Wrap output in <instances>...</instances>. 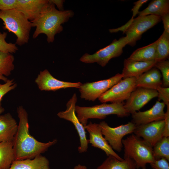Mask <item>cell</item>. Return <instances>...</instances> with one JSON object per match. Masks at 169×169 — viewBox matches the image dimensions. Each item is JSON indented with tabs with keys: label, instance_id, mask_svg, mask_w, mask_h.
<instances>
[{
	"label": "cell",
	"instance_id": "8fae6325",
	"mask_svg": "<svg viewBox=\"0 0 169 169\" xmlns=\"http://www.w3.org/2000/svg\"><path fill=\"white\" fill-rule=\"evenodd\" d=\"M77 100L76 95L74 93L67 103L66 110L59 112L57 115L60 118L71 122L74 125L79 138L80 145L78 148V150L81 153L87 151L89 143L86 138L85 129L76 114L75 108Z\"/></svg>",
	"mask_w": 169,
	"mask_h": 169
},
{
	"label": "cell",
	"instance_id": "5bb4252c",
	"mask_svg": "<svg viewBox=\"0 0 169 169\" xmlns=\"http://www.w3.org/2000/svg\"><path fill=\"white\" fill-rule=\"evenodd\" d=\"M35 81L40 90L54 91L68 88H79L82 84L80 82H71L58 80L46 69L40 72Z\"/></svg>",
	"mask_w": 169,
	"mask_h": 169
},
{
	"label": "cell",
	"instance_id": "f546056e",
	"mask_svg": "<svg viewBox=\"0 0 169 169\" xmlns=\"http://www.w3.org/2000/svg\"><path fill=\"white\" fill-rule=\"evenodd\" d=\"M7 33L0 32V51L11 54L15 53L18 49L16 44L8 43L5 40Z\"/></svg>",
	"mask_w": 169,
	"mask_h": 169
},
{
	"label": "cell",
	"instance_id": "484cf974",
	"mask_svg": "<svg viewBox=\"0 0 169 169\" xmlns=\"http://www.w3.org/2000/svg\"><path fill=\"white\" fill-rule=\"evenodd\" d=\"M157 40L156 49V62L166 60L169 57V33L164 31Z\"/></svg>",
	"mask_w": 169,
	"mask_h": 169
},
{
	"label": "cell",
	"instance_id": "8d00e7d4",
	"mask_svg": "<svg viewBox=\"0 0 169 169\" xmlns=\"http://www.w3.org/2000/svg\"><path fill=\"white\" fill-rule=\"evenodd\" d=\"M163 24L164 31L169 33V13L161 17Z\"/></svg>",
	"mask_w": 169,
	"mask_h": 169
},
{
	"label": "cell",
	"instance_id": "cb8c5ba5",
	"mask_svg": "<svg viewBox=\"0 0 169 169\" xmlns=\"http://www.w3.org/2000/svg\"><path fill=\"white\" fill-rule=\"evenodd\" d=\"M169 13V0H152L147 7L138 13L139 16L153 15L161 17Z\"/></svg>",
	"mask_w": 169,
	"mask_h": 169
},
{
	"label": "cell",
	"instance_id": "5b68a950",
	"mask_svg": "<svg viewBox=\"0 0 169 169\" xmlns=\"http://www.w3.org/2000/svg\"><path fill=\"white\" fill-rule=\"evenodd\" d=\"M124 104L123 102L103 103L91 107L76 105L75 113L79 121L84 127L89 119H103L112 114L119 117L128 116L130 114L124 108Z\"/></svg>",
	"mask_w": 169,
	"mask_h": 169
},
{
	"label": "cell",
	"instance_id": "7a4b0ae2",
	"mask_svg": "<svg viewBox=\"0 0 169 169\" xmlns=\"http://www.w3.org/2000/svg\"><path fill=\"white\" fill-rule=\"evenodd\" d=\"M48 0L38 18L31 22L32 27L36 29L33 34V39L41 34L47 36L48 43L53 42L56 34L63 30L62 24L67 22L74 15L71 10L60 11L56 9L55 5Z\"/></svg>",
	"mask_w": 169,
	"mask_h": 169
},
{
	"label": "cell",
	"instance_id": "2e32d148",
	"mask_svg": "<svg viewBox=\"0 0 169 169\" xmlns=\"http://www.w3.org/2000/svg\"><path fill=\"white\" fill-rule=\"evenodd\" d=\"M165 105L158 101L150 109L144 111L136 112L132 114L131 122L136 125L163 120L165 116Z\"/></svg>",
	"mask_w": 169,
	"mask_h": 169
},
{
	"label": "cell",
	"instance_id": "d6a6232c",
	"mask_svg": "<svg viewBox=\"0 0 169 169\" xmlns=\"http://www.w3.org/2000/svg\"><path fill=\"white\" fill-rule=\"evenodd\" d=\"M150 164L152 169H169V161L164 158L156 159Z\"/></svg>",
	"mask_w": 169,
	"mask_h": 169
},
{
	"label": "cell",
	"instance_id": "7402d4cb",
	"mask_svg": "<svg viewBox=\"0 0 169 169\" xmlns=\"http://www.w3.org/2000/svg\"><path fill=\"white\" fill-rule=\"evenodd\" d=\"M108 156L97 169H137L134 161L128 157L124 156L123 160H120L113 156Z\"/></svg>",
	"mask_w": 169,
	"mask_h": 169
},
{
	"label": "cell",
	"instance_id": "8992f818",
	"mask_svg": "<svg viewBox=\"0 0 169 169\" xmlns=\"http://www.w3.org/2000/svg\"><path fill=\"white\" fill-rule=\"evenodd\" d=\"M161 17L153 15L139 16L131 18L126 24L115 29H111V33L119 31L125 33L129 40L128 44L135 45L140 39L142 34L161 21Z\"/></svg>",
	"mask_w": 169,
	"mask_h": 169
},
{
	"label": "cell",
	"instance_id": "44dd1931",
	"mask_svg": "<svg viewBox=\"0 0 169 169\" xmlns=\"http://www.w3.org/2000/svg\"><path fill=\"white\" fill-rule=\"evenodd\" d=\"M8 169H50L49 162L41 154L33 159L14 160Z\"/></svg>",
	"mask_w": 169,
	"mask_h": 169
},
{
	"label": "cell",
	"instance_id": "74e56055",
	"mask_svg": "<svg viewBox=\"0 0 169 169\" xmlns=\"http://www.w3.org/2000/svg\"><path fill=\"white\" fill-rule=\"evenodd\" d=\"M51 3L54 4L55 5H56L60 11H63V3L64 0H49Z\"/></svg>",
	"mask_w": 169,
	"mask_h": 169
},
{
	"label": "cell",
	"instance_id": "ac0fdd59",
	"mask_svg": "<svg viewBox=\"0 0 169 169\" xmlns=\"http://www.w3.org/2000/svg\"><path fill=\"white\" fill-rule=\"evenodd\" d=\"M155 61H141L125 59L121 74L123 78L134 77L137 78L153 67Z\"/></svg>",
	"mask_w": 169,
	"mask_h": 169
},
{
	"label": "cell",
	"instance_id": "30bf717a",
	"mask_svg": "<svg viewBox=\"0 0 169 169\" xmlns=\"http://www.w3.org/2000/svg\"><path fill=\"white\" fill-rule=\"evenodd\" d=\"M102 133L113 150L120 152L123 147V138L125 135L133 133L136 125L131 122L116 127H112L105 121L99 124Z\"/></svg>",
	"mask_w": 169,
	"mask_h": 169
},
{
	"label": "cell",
	"instance_id": "d4e9b609",
	"mask_svg": "<svg viewBox=\"0 0 169 169\" xmlns=\"http://www.w3.org/2000/svg\"><path fill=\"white\" fill-rule=\"evenodd\" d=\"M15 160L13 141L0 142V169H8Z\"/></svg>",
	"mask_w": 169,
	"mask_h": 169
},
{
	"label": "cell",
	"instance_id": "83f0119b",
	"mask_svg": "<svg viewBox=\"0 0 169 169\" xmlns=\"http://www.w3.org/2000/svg\"><path fill=\"white\" fill-rule=\"evenodd\" d=\"M14 57L12 54L0 51V74L8 76L14 69Z\"/></svg>",
	"mask_w": 169,
	"mask_h": 169
},
{
	"label": "cell",
	"instance_id": "4fadbf2b",
	"mask_svg": "<svg viewBox=\"0 0 169 169\" xmlns=\"http://www.w3.org/2000/svg\"><path fill=\"white\" fill-rule=\"evenodd\" d=\"M157 96L158 92L156 90L137 87L126 100L124 107L130 114H132Z\"/></svg>",
	"mask_w": 169,
	"mask_h": 169
},
{
	"label": "cell",
	"instance_id": "d6986e66",
	"mask_svg": "<svg viewBox=\"0 0 169 169\" xmlns=\"http://www.w3.org/2000/svg\"><path fill=\"white\" fill-rule=\"evenodd\" d=\"M161 77L159 70L153 67L136 78V87L157 90L162 85Z\"/></svg>",
	"mask_w": 169,
	"mask_h": 169
},
{
	"label": "cell",
	"instance_id": "3957f363",
	"mask_svg": "<svg viewBox=\"0 0 169 169\" xmlns=\"http://www.w3.org/2000/svg\"><path fill=\"white\" fill-rule=\"evenodd\" d=\"M124 156L128 157L135 162L136 168L146 169L147 163L155 160L153 147L143 139L133 134L122 139Z\"/></svg>",
	"mask_w": 169,
	"mask_h": 169
},
{
	"label": "cell",
	"instance_id": "60d3db41",
	"mask_svg": "<svg viewBox=\"0 0 169 169\" xmlns=\"http://www.w3.org/2000/svg\"><path fill=\"white\" fill-rule=\"evenodd\" d=\"M4 111V109L2 106L0 107V115L3 113Z\"/></svg>",
	"mask_w": 169,
	"mask_h": 169
},
{
	"label": "cell",
	"instance_id": "9c48e42d",
	"mask_svg": "<svg viewBox=\"0 0 169 169\" xmlns=\"http://www.w3.org/2000/svg\"><path fill=\"white\" fill-rule=\"evenodd\" d=\"M123 78L121 74L118 73L105 79L82 84L79 89L80 97L94 101Z\"/></svg>",
	"mask_w": 169,
	"mask_h": 169
},
{
	"label": "cell",
	"instance_id": "ba28073f",
	"mask_svg": "<svg viewBox=\"0 0 169 169\" xmlns=\"http://www.w3.org/2000/svg\"><path fill=\"white\" fill-rule=\"evenodd\" d=\"M136 78L123 79L102 94L98 99L101 103H122L126 100L136 88Z\"/></svg>",
	"mask_w": 169,
	"mask_h": 169
},
{
	"label": "cell",
	"instance_id": "9a60e30c",
	"mask_svg": "<svg viewBox=\"0 0 169 169\" xmlns=\"http://www.w3.org/2000/svg\"><path fill=\"white\" fill-rule=\"evenodd\" d=\"M84 127L89 134V143L92 146L103 151L107 156H113L120 160L123 159L115 152L103 136L99 124L90 122Z\"/></svg>",
	"mask_w": 169,
	"mask_h": 169
},
{
	"label": "cell",
	"instance_id": "ffe728a7",
	"mask_svg": "<svg viewBox=\"0 0 169 169\" xmlns=\"http://www.w3.org/2000/svg\"><path fill=\"white\" fill-rule=\"evenodd\" d=\"M18 125L9 113L0 115V142L13 141Z\"/></svg>",
	"mask_w": 169,
	"mask_h": 169
},
{
	"label": "cell",
	"instance_id": "6da1fadb",
	"mask_svg": "<svg viewBox=\"0 0 169 169\" xmlns=\"http://www.w3.org/2000/svg\"><path fill=\"white\" fill-rule=\"evenodd\" d=\"M17 112L19 119L17 132L13 140L15 160L33 159L46 151L57 142L56 139L47 143L40 142L32 136L29 132L28 115L22 106Z\"/></svg>",
	"mask_w": 169,
	"mask_h": 169
},
{
	"label": "cell",
	"instance_id": "52a82bcc",
	"mask_svg": "<svg viewBox=\"0 0 169 169\" xmlns=\"http://www.w3.org/2000/svg\"><path fill=\"white\" fill-rule=\"evenodd\" d=\"M129 42L126 36L122 37L118 40L115 39L109 45L93 54H84L80 59V61L85 63H96L104 67L111 59L120 56L123 53V48Z\"/></svg>",
	"mask_w": 169,
	"mask_h": 169
},
{
	"label": "cell",
	"instance_id": "e0dca14e",
	"mask_svg": "<svg viewBox=\"0 0 169 169\" xmlns=\"http://www.w3.org/2000/svg\"><path fill=\"white\" fill-rule=\"evenodd\" d=\"M48 3V0H17L15 9L31 22L38 18Z\"/></svg>",
	"mask_w": 169,
	"mask_h": 169
},
{
	"label": "cell",
	"instance_id": "d590c367",
	"mask_svg": "<svg viewBox=\"0 0 169 169\" xmlns=\"http://www.w3.org/2000/svg\"><path fill=\"white\" fill-rule=\"evenodd\" d=\"M148 1L147 0H139L134 3V5L131 9L133 14L132 18H134V17L138 14L140 8L144 3H146Z\"/></svg>",
	"mask_w": 169,
	"mask_h": 169
},
{
	"label": "cell",
	"instance_id": "4316f807",
	"mask_svg": "<svg viewBox=\"0 0 169 169\" xmlns=\"http://www.w3.org/2000/svg\"><path fill=\"white\" fill-rule=\"evenodd\" d=\"M156 159L164 158L169 161V137L163 136L153 147Z\"/></svg>",
	"mask_w": 169,
	"mask_h": 169
},
{
	"label": "cell",
	"instance_id": "603a6c76",
	"mask_svg": "<svg viewBox=\"0 0 169 169\" xmlns=\"http://www.w3.org/2000/svg\"><path fill=\"white\" fill-rule=\"evenodd\" d=\"M158 40L147 46L135 50L128 58L129 60L141 61H155L156 47Z\"/></svg>",
	"mask_w": 169,
	"mask_h": 169
},
{
	"label": "cell",
	"instance_id": "7c38bea8",
	"mask_svg": "<svg viewBox=\"0 0 169 169\" xmlns=\"http://www.w3.org/2000/svg\"><path fill=\"white\" fill-rule=\"evenodd\" d=\"M164 126V120L137 125L133 133L153 147L163 137Z\"/></svg>",
	"mask_w": 169,
	"mask_h": 169
},
{
	"label": "cell",
	"instance_id": "1f68e13d",
	"mask_svg": "<svg viewBox=\"0 0 169 169\" xmlns=\"http://www.w3.org/2000/svg\"><path fill=\"white\" fill-rule=\"evenodd\" d=\"M157 91L159 100H162L166 106H169V87L161 86Z\"/></svg>",
	"mask_w": 169,
	"mask_h": 169
},
{
	"label": "cell",
	"instance_id": "ab89813d",
	"mask_svg": "<svg viewBox=\"0 0 169 169\" xmlns=\"http://www.w3.org/2000/svg\"><path fill=\"white\" fill-rule=\"evenodd\" d=\"M0 80H3L5 82L8 80V79L4 76L0 74Z\"/></svg>",
	"mask_w": 169,
	"mask_h": 169
},
{
	"label": "cell",
	"instance_id": "f35d334b",
	"mask_svg": "<svg viewBox=\"0 0 169 169\" xmlns=\"http://www.w3.org/2000/svg\"><path fill=\"white\" fill-rule=\"evenodd\" d=\"M74 169H88L86 166H84L79 164L76 166L74 168Z\"/></svg>",
	"mask_w": 169,
	"mask_h": 169
},
{
	"label": "cell",
	"instance_id": "e575fe53",
	"mask_svg": "<svg viewBox=\"0 0 169 169\" xmlns=\"http://www.w3.org/2000/svg\"><path fill=\"white\" fill-rule=\"evenodd\" d=\"M167 107L166 112L165 114L164 120L165 122L164 131L163 136L169 137V106Z\"/></svg>",
	"mask_w": 169,
	"mask_h": 169
},
{
	"label": "cell",
	"instance_id": "f1b7e54d",
	"mask_svg": "<svg viewBox=\"0 0 169 169\" xmlns=\"http://www.w3.org/2000/svg\"><path fill=\"white\" fill-rule=\"evenodd\" d=\"M154 67L160 70L162 77L163 87L169 86V61L166 60L156 62Z\"/></svg>",
	"mask_w": 169,
	"mask_h": 169
},
{
	"label": "cell",
	"instance_id": "4dcf8cb0",
	"mask_svg": "<svg viewBox=\"0 0 169 169\" xmlns=\"http://www.w3.org/2000/svg\"><path fill=\"white\" fill-rule=\"evenodd\" d=\"M17 86L14 80L8 79L4 84L0 83V107H1V101L3 97L7 93L14 89Z\"/></svg>",
	"mask_w": 169,
	"mask_h": 169
},
{
	"label": "cell",
	"instance_id": "277c9868",
	"mask_svg": "<svg viewBox=\"0 0 169 169\" xmlns=\"http://www.w3.org/2000/svg\"><path fill=\"white\" fill-rule=\"evenodd\" d=\"M0 18L3 21V28L17 36L16 44L21 46L28 43L32 24L23 13L16 9L0 11Z\"/></svg>",
	"mask_w": 169,
	"mask_h": 169
},
{
	"label": "cell",
	"instance_id": "836d02e7",
	"mask_svg": "<svg viewBox=\"0 0 169 169\" xmlns=\"http://www.w3.org/2000/svg\"><path fill=\"white\" fill-rule=\"evenodd\" d=\"M17 0H0V11L15 9Z\"/></svg>",
	"mask_w": 169,
	"mask_h": 169
}]
</instances>
